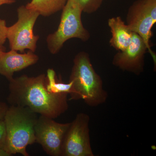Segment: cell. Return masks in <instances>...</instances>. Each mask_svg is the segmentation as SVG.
Segmentation results:
<instances>
[{
    "mask_svg": "<svg viewBox=\"0 0 156 156\" xmlns=\"http://www.w3.org/2000/svg\"><path fill=\"white\" fill-rule=\"evenodd\" d=\"M147 50L143 40L134 33L131 44L115 54L112 64L123 71L139 75L144 70V57Z\"/></svg>",
    "mask_w": 156,
    "mask_h": 156,
    "instance_id": "9c48e42d",
    "label": "cell"
},
{
    "mask_svg": "<svg viewBox=\"0 0 156 156\" xmlns=\"http://www.w3.org/2000/svg\"><path fill=\"white\" fill-rule=\"evenodd\" d=\"M66 2V0H31L26 6L40 15L49 17L62 10Z\"/></svg>",
    "mask_w": 156,
    "mask_h": 156,
    "instance_id": "7c38bea8",
    "label": "cell"
},
{
    "mask_svg": "<svg viewBox=\"0 0 156 156\" xmlns=\"http://www.w3.org/2000/svg\"><path fill=\"white\" fill-rule=\"evenodd\" d=\"M8 28L5 20L0 19V47L4 46L7 39Z\"/></svg>",
    "mask_w": 156,
    "mask_h": 156,
    "instance_id": "9a60e30c",
    "label": "cell"
},
{
    "mask_svg": "<svg viewBox=\"0 0 156 156\" xmlns=\"http://www.w3.org/2000/svg\"><path fill=\"white\" fill-rule=\"evenodd\" d=\"M156 23V0H136L130 6L126 16V24L145 43L156 65L155 53L151 49L150 39Z\"/></svg>",
    "mask_w": 156,
    "mask_h": 156,
    "instance_id": "8992f818",
    "label": "cell"
},
{
    "mask_svg": "<svg viewBox=\"0 0 156 156\" xmlns=\"http://www.w3.org/2000/svg\"><path fill=\"white\" fill-rule=\"evenodd\" d=\"M47 89L48 92L54 94L65 93L72 95L74 91L72 83L69 81L68 83H64L57 80L56 73L52 69H49L47 71Z\"/></svg>",
    "mask_w": 156,
    "mask_h": 156,
    "instance_id": "4fadbf2b",
    "label": "cell"
},
{
    "mask_svg": "<svg viewBox=\"0 0 156 156\" xmlns=\"http://www.w3.org/2000/svg\"><path fill=\"white\" fill-rule=\"evenodd\" d=\"M70 123H61L40 115L35 126L36 142L48 155L61 156L65 136Z\"/></svg>",
    "mask_w": 156,
    "mask_h": 156,
    "instance_id": "ba28073f",
    "label": "cell"
},
{
    "mask_svg": "<svg viewBox=\"0 0 156 156\" xmlns=\"http://www.w3.org/2000/svg\"><path fill=\"white\" fill-rule=\"evenodd\" d=\"M38 118V114L27 107H9L4 119L7 132L4 149L11 155L29 156L26 149L36 142L34 128Z\"/></svg>",
    "mask_w": 156,
    "mask_h": 156,
    "instance_id": "3957f363",
    "label": "cell"
},
{
    "mask_svg": "<svg viewBox=\"0 0 156 156\" xmlns=\"http://www.w3.org/2000/svg\"><path fill=\"white\" fill-rule=\"evenodd\" d=\"M62 10L58 28L46 39L48 50L52 54L58 53L65 43L69 39L77 38L86 42L90 38L89 31L83 25V11L78 4L69 0Z\"/></svg>",
    "mask_w": 156,
    "mask_h": 156,
    "instance_id": "277c9868",
    "label": "cell"
},
{
    "mask_svg": "<svg viewBox=\"0 0 156 156\" xmlns=\"http://www.w3.org/2000/svg\"><path fill=\"white\" fill-rule=\"evenodd\" d=\"M17 22L8 27L7 39L11 50L24 53L26 50L34 53L40 37L34 34V27L38 17V12L22 5L17 9Z\"/></svg>",
    "mask_w": 156,
    "mask_h": 156,
    "instance_id": "5b68a950",
    "label": "cell"
},
{
    "mask_svg": "<svg viewBox=\"0 0 156 156\" xmlns=\"http://www.w3.org/2000/svg\"><path fill=\"white\" fill-rule=\"evenodd\" d=\"M6 48L4 46L0 47V56L3 52H5Z\"/></svg>",
    "mask_w": 156,
    "mask_h": 156,
    "instance_id": "ffe728a7",
    "label": "cell"
},
{
    "mask_svg": "<svg viewBox=\"0 0 156 156\" xmlns=\"http://www.w3.org/2000/svg\"><path fill=\"white\" fill-rule=\"evenodd\" d=\"M9 108V106L7 104L0 101V120H4L6 112Z\"/></svg>",
    "mask_w": 156,
    "mask_h": 156,
    "instance_id": "e0dca14e",
    "label": "cell"
},
{
    "mask_svg": "<svg viewBox=\"0 0 156 156\" xmlns=\"http://www.w3.org/2000/svg\"><path fill=\"white\" fill-rule=\"evenodd\" d=\"M44 74L35 77L23 75L9 81L7 98L11 105L27 107L38 114L55 119L69 108L68 94H54L47 89Z\"/></svg>",
    "mask_w": 156,
    "mask_h": 156,
    "instance_id": "6da1fadb",
    "label": "cell"
},
{
    "mask_svg": "<svg viewBox=\"0 0 156 156\" xmlns=\"http://www.w3.org/2000/svg\"><path fill=\"white\" fill-rule=\"evenodd\" d=\"M11 156V155L10 154L5 150L3 148H0V156Z\"/></svg>",
    "mask_w": 156,
    "mask_h": 156,
    "instance_id": "d6986e66",
    "label": "cell"
},
{
    "mask_svg": "<svg viewBox=\"0 0 156 156\" xmlns=\"http://www.w3.org/2000/svg\"><path fill=\"white\" fill-rule=\"evenodd\" d=\"M69 81L72 83L74 91L70 100L83 99L92 107L106 102L108 95L104 89L103 81L87 52L82 51L75 57Z\"/></svg>",
    "mask_w": 156,
    "mask_h": 156,
    "instance_id": "7a4b0ae2",
    "label": "cell"
},
{
    "mask_svg": "<svg viewBox=\"0 0 156 156\" xmlns=\"http://www.w3.org/2000/svg\"><path fill=\"white\" fill-rule=\"evenodd\" d=\"M15 2V0H0V6L3 5H10Z\"/></svg>",
    "mask_w": 156,
    "mask_h": 156,
    "instance_id": "ac0fdd59",
    "label": "cell"
},
{
    "mask_svg": "<svg viewBox=\"0 0 156 156\" xmlns=\"http://www.w3.org/2000/svg\"><path fill=\"white\" fill-rule=\"evenodd\" d=\"M108 23L112 33L110 46L118 51H123L131 44L134 32L120 16L109 18Z\"/></svg>",
    "mask_w": 156,
    "mask_h": 156,
    "instance_id": "8fae6325",
    "label": "cell"
},
{
    "mask_svg": "<svg viewBox=\"0 0 156 156\" xmlns=\"http://www.w3.org/2000/svg\"><path fill=\"white\" fill-rule=\"evenodd\" d=\"M38 60V56L30 50L27 53L12 50L3 52L0 56V74L11 81L14 73L35 64Z\"/></svg>",
    "mask_w": 156,
    "mask_h": 156,
    "instance_id": "30bf717a",
    "label": "cell"
},
{
    "mask_svg": "<svg viewBox=\"0 0 156 156\" xmlns=\"http://www.w3.org/2000/svg\"><path fill=\"white\" fill-rule=\"evenodd\" d=\"M7 132L4 120H0V148L4 149L5 145Z\"/></svg>",
    "mask_w": 156,
    "mask_h": 156,
    "instance_id": "2e32d148",
    "label": "cell"
},
{
    "mask_svg": "<svg viewBox=\"0 0 156 156\" xmlns=\"http://www.w3.org/2000/svg\"><path fill=\"white\" fill-rule=\"evenodd\" d=\"M66 1L69 0H66ZM78 4L83 12L87 14L95 13L98 10L103 3L104 0H70Z\"/></svg>",
    "mask_w": 156,
    "mask_h": 156,
    "instance_id": "5bb4252c",
    "label": "cell"
},
{
    "mask_svg": "<svg viewBox=\"0 0 156 156\" xmlns=\"http://www.w3.org/2000/svg\"><path fill=\"white\" fill-rule=\"evenodd\" d=\"M90 117L80 113L70 122L64 140L61 156H94L90 143Z\"/></svg>",
    "mask_w": 156,
    "mask_h": 156,
    "instance_id": "52a82bcc",
    "label": "cell"
}]
</instances>
